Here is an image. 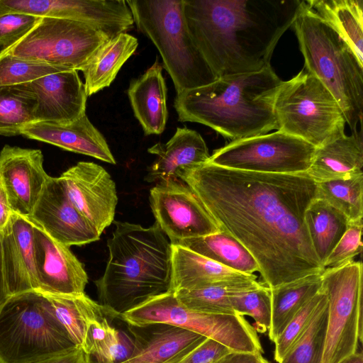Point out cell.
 Returning a JSON list of instances; mask_svg holds the SVG:
<instances>
[{
  "label": "cell",
  "instance_id": "1",
  "mask_svg": "<svg viewBox=\"0 0 363 363\" xmlns=\"http://www.w3.org/2000/svg\"><path fill=\"white\" fill-rule=\"evenodd\" d=\"M180 180L219 228L252 255L269 288L325 269L305 223L306 209L318 196V183L307 172L262 173L207 162Z\"/></svg>",
  "mask_w": 363,
  "mask_h": 363
},
{
  "label": "cell",
  "instance_id": "2",
  "mask_svg": "<svg viewBox=\"0 0 363 363\" xmlns=\"http://www.w3.org/2000/svg\"><path fill=\"white\" fill-rule=\"evenodd\" d=\"M189 33L217 77L270 66L303 0H183Z\"/></svg>",
  "mask_w": 363,
  "mask_h": 363
},
{
  "label": "cell",
  "instance_id": "3",
  "mask_svg": "<svg viewBox=\"0 0 363 363\" xmlns=\"http://www.w3.org/2000/svg\"><path fill=\"white\" fill-rule=\"evenodd\" d=\"M282 82L270 65L177 94L174 106L179 121L203 124L232 140L257 136L277 130L274 104Z\"/></svg>",
  "mask_w": 363,
  "mask_h": 363
},
{
  "label": "cell",
  "instance_id": "4",
  "mask_svg": "<svg viewBox=\"0 0 363 363\" xmlns=\"http://www.w3.org/2000/svg\"><path fill=\"white\" fill-rule=\"evenodd\" d=\"M108 260L95 281L100 303L116 317L171 290L172 243L157 223L114 221Z\"/></svg>",
  "mask_w": 363,
  "mask_h": 363
},
{
  "label": "cell",
  "instance_id": "5",
  "mask_svg": "<svg viewBox=\"0 0 363 363\" xmlns=\"http://www.w3.org/2000/svg\"><path fill=\"white\" fill-rule=\"evenodd\" d=\"M304 68L333 95L352 132L362 120L363 66L348 47L303 0L292 25Z\"/></svg>",
  "mask_w": 363,
  "mask_h": 363
},
{
  "label": "cell",
  "instance_id": "6",
  "mask_svg": "<svg viewBox=\"0 0 363 363\" xmlns=\"http://www.w3.org/2000/svg\"><path fill=\"white\" fill-rule=\"evenodd\" d=\"M134 24L158 50L177 94L207 85L217 77L194 43L183 0H128Z\"/></svg>",
  "mask_w": 363,
  "mask_h": 363
},
{
  "label": "cell",
  "instance_id": "7",
  "mask_svg": "<svg viewBox=\"0 0 363 363\" xmlns=\"http://www.w3.org/2000/svg\"><path fill=\"white\" fill-rule=\"evenodd\" d=\"M76 346L38 291L11 296L0 309V363H31Z\"/></svg>",
  "mask_w": 363,
  "mask_h": 363
},
{
  "label": "cell",
  "instance_id": "8",
  "mask_svg": "<svg viewBox=\"0 0 363 363\" xmlns=\"http://www.w3.org/2000/svg\"><path fill=\"white\" fill-rule=\"evenodd\" d=\"M277 130L315 147L345 133L346 120L331 92L305 68L282 82L274 100Z\"/></svg>",
  "mask_w": 363,
  "mask_h": 363
},
{
  "label": "cell",
  "instance_id": "9",
  "mask_svg": "<svg viewBox=\"0 0 363 363\" xmlns=\"http://www.w3.org/2000/svg\"><path fill=\"white\" fill-rule=\"evenodd\" d=\"M119 318L133 327L169 325L216 340L232 351L263 353L257 333L243 316L192 311L179 303L172 291L153 297Z\"/></svg>",
  "mask_w": 363,
  "mask_h": 363
},
{
  "label": "cell",
  "instance_id": "10",
  "mask_svg": "<svg viewBox=\"0 0 363 363\" xmlns=\"http://www.w3.org/2000/svg\"><path fill=\"white\" fill-rule=\"evenodd\" d=\"M362 276V263L354 260L321 274V290L328 299L322 363H338L358 351L363 334Z\"/></svg>",
  "mask_w": 363,
  "mask_h": 363
},
{
  "label": "cell",
  "instance_id": "11",
  "mask_svg": "<svg viewBox=\"0 0 363 363\" xmlns=\"http://www.w3.org/2000/svg\"><path fill=\"white\" fill-rule=\"evenodd\" d=\"M108 40L101 32L79 21L40 18L24 37L1 52L82 71L94 53Z\"/></svg>",
  "mask_w": 363,
  "mask_h": 363
},
{
  "label": "cell",
  "instance_id": "12",
  "mask_svg": "<svg viewBox=\"0 0 363 363\" xmlns=\"http://www.w3.org/2000/svg\"><path fill=\"white\" fill-rule=\"evenodd\" d=\"M315 150L301 138L276 130L232 140L216 150L208 162L249 172L300 174L308 172Z\"/></svg>",
  "mask_w": 363,
  "mask_h": 363
},
{
  "label": "cell",
  "instance_id": "13",
  "mask_svg": "<svg viewBox=\"0 0 363 363\" xmlns=\"http://www.w3.org/2000/svg\"><path fill=\"white\" fill-rule=\"evenodd\" d=\"M149 199L155 223L172 245L220 230L193 190L180 179L157 182Z\"/></svg>",
  "mask_w": 363,
  "mask_h": 363
},
{
  "label": "cell",
  "instance_id": "14",
  "mask_svg": "<svg viewBox=\"0 0 363 363\" xmlns=\"http://www.w3.org/2000/svg\"><path fill=\"white\" fill-rule=\"evenodd\" d=\"M67 196L101 235L115 216L118 203L116 184L101 166L79 162L58 177Z\"/></svg>",
  "mask_w": 363,
  "mask_h": 363
},
{
  "label": "cell",
  "instance_id": "15",
  "mask_svg": "<svg viewBox=\"0 0 363 363\" xmlns=\"http://www.w3.org/2000/svg\"><path fill=\"white\" fill-rule=\"evenodd\" d=\"M27 218L52 239L69 247L100 239L101 234L73 205L58 177L50 176Z\"/></svg>",
  "mask_w": 363,
  "mask_h": 363
},
{
  "label": "cell",
  "instance_id": "16",
  "mask_svg": "<svg viewBox=\"0 0 363 363\" xmlns=\"http://www.w3.org/2000/svg\"><path fill=\"white\" fill-rule=\"evenodd\" d=\"M33 250L38 289L53 295H80L89 277L69 247L49 236L33 223Z\"/></svg>",
  "mask_w": 363,
  "mask_h": 363
},
{
  "label": "cell",
  "instance_id": "17",
  "mask_svg": "<svg viewBox=\"0 0 363 363\" xmlns=\"http://www.w3.org/2000/svg\"><path fill=\"white\" fill-rule=\"evenodd\" d=\"M38 149L6 145L0 151V185L13 213L28 217L50 176Z\"/></svg>",
  "mask_w": 363,
  "mask_h": 363
},
{
  "label": "cell",
  "instance_id": "18",
  "mask_svg": "<svg viewBox=\"0 0 363 363\" xmlns=\"http://www.w3.org/2000/svg\"><path fill=\"white\" fill-rule=\"evenodd\" d=\"M26 84L36 99L35 122L66 124L86 113L88 96L77 70L51 74Z\"/></svg>",
  "mask_w": 363,
  "mask_h": 363
},
{
  "label": "cell",
  "instance_id": "19",
  "mask_svg": "<svg viewBox=\"0 0 363 363\" xmlns=\"http://www.w3.org/2000/svg\"><path fill=\"white\" fill-rule=\"evenodd\" d=\"M1 232L4 273L10 297L36 291L33 223L27 217L13 213Z\"/></svg>",
  "mask_w": 363,
  "mask_h": 363
},
{
  "label": "cell",
  "instance_id": "20",
  "mask_svg": "<svg viewBox=\"0 0 363 363\" xmlns=\"http://www.w3.org/2000/svg\"><path fill=\"white\" fill-rule=\"evenodd\" d=\"M135 348L119 363H179L207 337L166 324L130 326Z\"/></svg>",
  "mask_w": 363,
  "mask_h": 363
},
{
  "label": "cell",
  "instance_id": "21",
  "mask_svg": "<svg viewBox=\"0 0 363 363\" xmlns=\"http://www.w3.org/2000/svg\"><path fill=\"white\" fill-rule=\"evenodd\" d=\"M147 151L156 156L145 178L148 182L180 179L207 163L211 156L202 136L186 127L177 128L166 143H157Z\"/></svg>",
  "mask_w": 363,
  "mask_h": 363
},
{
  "label": "cell",
  "instance_id": "22",
  "mask_svg": "<svg viewBox=\"0 0 363 363\" xmlns=\"http://www.w3.org/2000/svg\"><path fill=\"white\" fill-rule=\"evenodd\" d=\"M21 135L111 164L116 163L104 135L91 123L86 113L66 124L33 123L23 128Z\"/></svg>",
  "mask_w": 363,
  "mask_h": 363
},
{
  "label": "cell",
  "instance_id": "23",
  "mask_svg": "<svg viewBox=\"0 0 363 363\" xmlns=\"http://www.w3.org/2000/svg\"><path fill=\"white\" fill-rule=\"evenodd\" d=\"M252 280H257V276L235 272L186 247L172 244V292Z\"/></svg>",
  "mask_w": 363,
  "mask_h": 363
},
{
  "label": "cell",
  "instance_id": "24",
  "mask_svg": "<svg viewBox=\"0 0 363 363\" xmlns=\"http://www.w3.org/2000/svg\"><path fill=\"white\" fill-rule=\"evenodd\" d=\"M128 96L145 135L161 134L167 124L168 110L167 86L157 58L143 74L131 81Z\"/></svg>",
  "mask_w": 363,
  "mask_h": 363
},
{
  "label": "cell",
  "instance_id": "25",
  "mask_svg": "<svg viewBox=\"0 0 363 363\" xmlns=\"http://www.w3.org/2000/svg\"><path fill=\"white\" fill-rule=\"evenodd\" d=\"M362 131L345 134L315 147L308 174L317 183L363 174Z\"/></svg>",
  "mask_w": 363,
  "mask_h": 363
},
{
  "label": "cell",
  "instance_id": "26",
  "mask_svg": "<svg viewBox=\"0 0 363 363\" xmlns=\"http://www.w3.org/2000/svg\"><path fill=\"white\" fill-rule=\"evenodd\" d=\"M138 46L135 37L122 33L99 48L82 71L87 96L109 86Z\"/></svg>",
  "mask_w": 363,
  "mask_h": 363
},
{
  "label": "cell",
  "instance_id": "27",
  "mask_svg": "<svg viewBox=\"0 0 363 363\" xmlns=\"http://www.w3.org/2000/svg\"><path fill=\"white\" fill-rule=\"evenodd\" d=\"M306 2L348 45L363 66V1L306 0Z\"/></svg>",
  "mask_w": 363,
  "mask_h": 363
},
{
  "label": "cell",
  "instance_id": "28",
  "mask_svg": "<svg viewBox=\"0 0 363 363\" xmlns=\"http://www.w3.org/2000/svg\"><path fill=\"white\" fill-rule=\"evenodd\" d=\"M43 294V293H42ZM45 294L54 314L77 346L84 349L90 325L96 320L115 314L85 294L80 295Z\"/></svg>",
  "mask_w": 363,
  "mask_h": 363
},
{
  "label": "cell",
  "instance_id": "29",
  "mask_svg": "<svg viewBox=\"0 0 363 363\" xmlns=\"http://www.w3.org/2000/svg\"><path fill=\"white\" fill-rule=\"evenodd\" d=\"M235 272L254 274L259 266L249 251L227 232L183 240L177 244Z\"/></svg>",
  "mask_w": 363,
  "mask_h": 363
},
{
  "label": "cell",
  "instance_id": "30",
  "mask_svg": "<svg viewBox=\"0 0 363 363\" xmlns=\"http://www.w3.org/2000/svg\"><path fill=\"white\" fill-rule=\"evenodd\" d=\"M321 274L269 288L272 316L268 336L273 342L301 308L321 289Z\"/></svg>",
  "mask_w": 363,
  "mask_h": 363
},
{
  "label": "cell",
  "instance_id": "31",
  "mask_svg": "<svg viewBox=\"0 0 363 363\" xmlns=\"http://www.w3.org/2000/svg\"><path fill=\"white\" fill-rule=\"evenodd\" d=\"M305 223L313 250L323 267L350 222L340 211L325 200L316 198L306 209Z\"/></svg>",
  "mask_w": 363,
  "mask_h": 363
},
{
  "label": "cell",
  "instance_id": "32",
  "mask_svg": "<svg viewBox=\"0 0 363 363\" xmlns=\"http://www.w3.org/2000/svg\"><path fill=\"white\" fill-rule=\"evenodd\" d=\"M261 284L257 280L227 282L172 293L179 303L192 311L208 314L233 315L235 313L231 305V296Z\"/></svg>",
  "mask_w": 363,
  "mask_h": 363
},
{
  "label": "cell",
  "instance_id": "33",
  "mask_svg": "<svg viewBox=\"0 0 363 363\" xmlns=\"http://www.w3.org/2000/svg\"><path fill=\"white\" fill-rule=\"evenodd\" d=\"M134 348L133 337L113 328L104 317L90 325L83 350L96 363H119L130 357Z\"/></svg>",
  "mask_w": 363,
  "mask_h": 363
},
{
  "label": "cell",
  "instance_id": "34",
  "mask_svg": "<svg viewBox=\"0 0 363 363\" xmlns=\"http://www.w3.org/2000/svg\"><path fill=\"white\" fill-rule=\"evenodd\" d=\"M36 99L26 84L0 86V135L15 136L35 123Z\"/></svg>",
  "mask_w": 363,
  "mask_h": 363
},
{
  "label": "cell",
  "instance_id": "35",
  "mask_svg": "<svg viewBox=\"0 0 363 363\" xmlns=\"http://www.w3.org/2000/svg\"><path fill=\"white\" fill-rule=\"evenodd\" d=\"M328 325V299L324 297L304 331L279 363H322Z\"/></svg>",
  "mask_w": 363,
  "mask_h": 363
},
{
  "label": "cell",
  "instance_id": "36",
  "mask_svg": "<svg viewBox=\"0 0 363 363\" xmlns=\"http://www.w3.org/2000/svg\"><path fill=\"white\" fill-rule=\"evenodd\" d=\"M317 198L340 211L350 223L363 218V174L347 179L318 183Z\"/></svg>",
  "mask_w": 363,
  "mask_h": 363
},
{
  "label": "cell",
  "instance_id": "37",
  "mask_svg": "<svg viewBox=\"0 0 363 363\" xmlns=\"http://www.w3.org/2000/svg\"><path fill=\"white\" fill-rule=\"evenodd\" d=\"M235 314L249 315L254 320L257 333H264L271 324L272 308L269 288L259 286L234 294L230 298Z\"/></svg>",
  "mask_w": 363,
  "mask_h": 363
},
{
  "label": "cell",
  "instance_id": "38",
  "mask_svg": "<svg viewBox=\"0 0 363 363\" xmlns=\"http://www.w3.org/2000/svg\"><path fill=\"white\" fill-rule=\"evenodd\" d=\"M67 69H72L23 60L0 52V86L26 84Z\"/></svg>",
  "mask_w": 363,
  "mask_h": 363
},
{
  "label": "cell",
  "instance_id": "39",
  "mask_svg": "<svg viewBox=\"0 0 363 363\" xmlns=\"http://www.w3.org/2000/svg\"><path fill=\"white\" fill-rule=\"evenodd\" d=\"M325 296V294L320 289L294 315L277 337L274 342V358L277 362H280L288 350L304 331Z\"/></svg>",
  "mask_w": 363,
  "mask_h": 363
},
{
  "label": "cell",
  "instance_id": "40",
  "mask_svg": "<svg viewBox=\"0 0 363 363\" xmlns=\"http://www.w3.org/2000/svg\"><path fill=\"white\" fill-rule=\"evenodd\" d=\"M362 220L350 223L347 230L324 262V269L339 267L352 262L362 252Z\"/></svg>",
  "mask_w": 363,
  "mask_h": 363
},
{
  "label": "cell",
  "instance_id": "41",
  "mask_svg": "<svg viewBox=\"0 0 363 363\" xmlns=\"http://www.w3.org/2000/svg\"><path fill=\"white\" fill-rule=\"evenodd\" d=\"M40 18L11 13L0 16V46L7 48L24 37Z\"/></svg>",
  "mask_w": 363,
  "mask_h": 363
},
{
  "label": "cell",
  "instance_id": "42",
  "mask_svg": "<svg viewBox=\"0 0 363 363\" xmlns=\"http://www.w3.org/2000/svg\"><path fill=\"white\" fill-rule=\"evenodd\" d=\"M231 351L222 343L206 338L179 363H215Z\"/></svg>",
  "mask_w": 363,
  "mask_h": 363
},
{
  "label": "cell",
  "instance_id": "43",
  "mask_svg": "<svg viewBox=\"0 0 363 363\" xmlns=\"http://www.w3.org/2000/svg\"><path fill=\"white\" fill-rule=\"evenodd\" d=\"M31 363H91V356L76 346L64 353Z\"/></svg>",
  "mask_w": 363,
  "mask_h": 363
},
{
  "label": "cell",
  "instance_id": "44",
  "mask_svg": "<svg viewBox=\"0 0 363 363\" xmlns=\"http://www.w3.org/2000/svg\"><path fill=\"white\" fill-rule=\"evenodd\" d=\"M215 363H269L261 352L231 351Z\"/></svg>",
  "mask_w": 363,
  "mask_h": 363
},
{
  "label": "cell",
  "instance_id": "45",
  "mask_svg": "<svg viewBox=\"0 0 363 363\" xmlns=\"http://www.w3.org/2000/svg\"><path fill=\"white\" fill-rule=\"evenodd\" d=\"M13 213L6 194L0 185V230L6 225Z\"/></svg>",
  "mask_w": 363,
  "mask_h": 363
},
{
  "label": "cell",
  "instance_id": "46",
  "mask_svg": "<svg viewBox=\"0 0 363 363\" xmlns=\"http://www.w3.org/2000/svg\"><path fill=\"white\" fill-rule=\"evenodd\" d=\"M10 298L4 273L3 252H2V232L0 230V309Z\"/></svg>",
  "mask_w": 363,
  "mask_h": 363
},
{
  "label": "cell",
  "instance_id": "47",
  "mask_svg": "<svg viewBox=\"0 0 363 363\" xmlns=\"http://www.w3.org/2000/svg\"><path fill=\"white\" fill-rule=\"evenodd\" d=\"M338 363H363L362 352L357 351L354 354L344 358Z\"/></svg>",
  "mask_w": 363,
  "mask_h": 363
}]
</instances>
